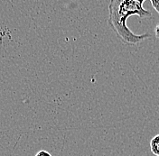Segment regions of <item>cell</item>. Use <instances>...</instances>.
Listing matches in <instances>:
<instances>
[{
  "instance_id": "obj_3",
  "label": "cell",
  "mask_w": 159,
  "mask_h": 156,
  "mask_svg": "<svg viewBox=\"0 0 159 156\" xmlns=\"http://www.w3.org/2000/svg\"><path fill=\"white\" fill-rule=\"evenodd\" d=\"M152 7H154V9L157 11V13L159 15V0H151L150 1Z\"/></svg>"
},
{
  "instance_id": "obj_5",
  "label": "cell",
  "mask_w": 159,
  "mask_h": 156,
  "mask_svg": "<svg viewBox=\"0 0 159 156\" xmlns=\"http://www.w3.org/2000/svg\"><path fill=\"white\" fill-rule=\"evenodd\" d=\"M155 35L159 40V24L156 26V28H155Z\"/></svg>"
},
{
  "instance_id": "obj_2",
  "label": "cell",
  "mask_w": 159,
  "mask_h": 156,
  "mask_svg": "<svg viewBox=\"0 0 159 156\" xmlns=\"http://www.w3.org/2000/svg\"><path fill=\"white\" fill-rule=\"evenodd\" d=\"M150 150L153 154L159 156V135L153 137L150 141Z\"/></svg>"
},
{
  "instance_id": "obj_4",
  "label": "cell",
  "mask_w": 159,
  "mask_h": 156,
  "mask_svg": "<svg viewBox=\"0 0 159 156\" xmlns=\"http://www.w3.org/2000/svg\"><path fill=\"white\" fill-rule=\"evenodd\" d=\"M35 156H52V154L47 151H39Z\"/></svg>"
},
{
  "instance_id": "obj_1",
  "label": "cell",
  "mask_w": 159,
  "mask_h": 156,
  "mask_svg": "<svg viewBox=\"0 0 159 156\" xmlns=\"http://www.w3.org/2000/svg\"><path fill=\"white\" fill-rule=\"evenodd\" d=\"M145 0H111L109 4V25L119 39L127 45L135 46L142 41L150 39V33L136 34L127 25V19L132 16L140 18H152V13L145 9Z\"/></svg>"
}]
</instances>
